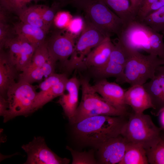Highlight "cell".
I'll use <instances>...</instances> for the list:
<instances>
[{
    "mask_svg": "<svg viewBox=\"0 0 164 164\" xmlns=\"http://www.w3.org/2000/svg\"><path fill=\"white\" fill-rule=\"evenodd\" d=\"M128 117V116H92L74 124V132L84 142L97 147L109 139L121 135Z\"/></svg>",
    "mask_w": 164,
    "mask_h": 164,
    "instance_id": "cell-1",
    "label": "cell"
},
{
    "mask_svg": "<svg viewBox=\"0 0 164 164\" xmlns=\"http://www.w3.org/2000/svg\"><path fill=\"white\" fill-rule=\"evenodd\" d=\"M70 2L82 11L84 19L102 31L108 37H119L126 26L123 21L101 0H73Z\"/></svg>",
    "mask_w": 164,
    "mask_h": 164,
    "instance_id": "cell-2",
    "label": "cell"
},
{
    "mask_svg": "<svg viewBox=\"0 0 164 164\" xmlns=\"http://www.w3.org/2000/svg\"><path fill=\"white\" fill-rule=\"evenodd\" d=\"M164 35L134 20L125 28L118 39L128 47L142 50L164 60Z\"/></svg>",
    "mask_w": 164,
    "mask_h": 164,
    "instance_id": "cell-3",
    "label": "cell"
},
{
    "mask_svg": "<svg viewBox=\"0 0 164 164\" xmlns=\"http://www.w3.org/2000/svg\"><path fill=\"white\" fill-rule=\"evenodd\" d=\"M81 87L82 97L74 115L70 122L75 124L87 118L104 115L128 116L129 113L118 109L100 96L86 77L80 79Z\"/></svg>",
    "mask_w": 164,
    "mask_h": 164,
    "instance_id": "cell-4",
    "label": "cell"
},
{
    "mask_svg": "<svg viewBox=\"0 0 164 164\" xmlns=\"http://www.w3.org/2000/svg\"><path fill=\"white\" fill-rule=\"evenodd\" d=\"M163 130L155 125L149 115L133 112L129 114L121 135L128 142L140 144L146 150L156 143Z\"/></svg>",
    "mask_w": 164,
    "mask_h": 164,
    "instance_id": "cell-5",
    "label": "cell"
},
{
    "mask_svg": "<svg viewBox=\"0 0 164 164\" xmlns=\"http://www.w3.org/2000/svg\"><path fill=\"white\" fill-rule=\"evenodd\" d=\"M131 49L124 70L125 83L131 86L142 85L155 77L157 68L164 64V60L155 55H145Z\"/></svg>",
    "mask_w": 164,
    "mask_h": 164,
    "instance_id": "cell-6",
    "label": "cell"
},
{
    "mask_svg": "<svg viewBox=\"0 0 164 164\" xmlns=\"http://www.w3.org/2000/svg\"><path fill=\"white\" fill-rule=\"evenodd\" d=\"M37 93L35 86L23 81L18 80L11 86L6 94L8 108L3 116L4 122L18 116L27 117L32 113Z\"/></svg>",
    "mask_w": 164,
    "mask_h": 164,
    "instance_id": "cell-7",
    "label": "cell"
},
{
    "mask_svg": "<svg viewBox=\"0 0 164 164\" xmlns=\"http://www.w3.org/2000/svg\"><path fill=\"white\" fill-rule=\"evenodd\" d=\"M84 20V27L76 43L74 51L70 58L63 64L65 70L67 72L81 67L91 49L108 37L99 29Z\"/></svg>",
    "mask_w": 164,
    "mask_h": 164,
    "instance_id": "cell-8",
    "label": "cell"
},
{
    "mask_svg": "<svg viewBox=\"0 0 164 164\" xmlns=\"http://www.w3.org/2000/svg\"><path fill=\"white\" fill-rule=\"evenodd\" d=\"M131 52V49L118 39L107 63L101 67L92 68L94 74L100 79L114 77L117 82L125 83L124 70Z\"/></svg>",
    "mask_w": 164,
    "mask_h": 164,
    "instance_id": "cell-9",
    "label": "cell"
},
{
    "mask_svg": "<svg viewBox=\"0 0 164 164\" xmlns=\"http://www.w3.org/2000/svg\"><path fill=\"white\" fill-rule=\"evenodd\" d=\"M22 149L26 153L25 164H68L70 159L59 157L46 145L42 137H34L29 143L22 145Z\"/></svg>",
    "mask_w": 164,
    "mask_h": 164,
    "instance_id": "cell-10",
    "label": "cell"
},
{
    "mask_svg": "<svg viewBox=\"0 0 164 164\" xmlns=\"http://www.w3.org/2000/svg\"><path fill=\"white\" fill-rule=\"evenodd\" d=\"M56 31L46 41L50 58L55 62L63 63L73 53L75 38L65 29Z\"/></svg>",
    "mask_w": 164,
    "mask_h": 164,
    "instance_id": "cell-11",
    "label": "cell"
},
{
    "mask_svg": "<svg viewBox=\"0 0 164 164\" xmlns=\"http://www.w3.org/2000/svg\"><path fill=\"white\" fill-rule=\"evenodd\" d=\"M128 142L120 135L100 144L97 147L98 149L99 163L119 164L124 156Z\"/></svg>",
    "mask_w": 164,
    "mask_h": 164,
    "instance_id": "cell-12",
    "label": "cell"
},
{
    "mask_svg": "<svg viewBox=\"0 0 164 164\" xmlns=\"http://www.w3.org/2000/svg\"><path fill=\"white\" fill-rule=\"evenodd\" d=\"M95 91L106 101L121 110L128 112L125 101L126 90L114 82L101 78L92 85Z\"/></svg>",
    "mask_w": 164,
    "mask_h": 164,
    "instance_id": "cell-13",
    "label": "cell"
},
{
    "mask_svg": "<svg viewBox=\"0 0 164 164\" xmlns=\"http://www.w3.org/2000/svg\"><path fill=\"white\" fill-rule=\"evenodd\" d=\"M80 80L74 76L68 79L66 84V90L60 97L57 102L62 107L65 115L70 121L74 117L78 107Z\"/></svg>",
    "mask_w": 164,
    "mask_h": 164,
    "instance_id": "cell-14",
    "label": "cell"
},
{
    "mask_svg": "<svg viewBox=\"0 0 164 164\" xmlns=\"http://www.w3.org/2000/svg\"><path fill=\"white\" fill-rule=\"evenodd\" d=\"M125 101V104L130 106L136 113H143L147 109L154 108L149 96L143 85L131 86L126 91Z\"/></svg>",
    "mask_w": 164,
    "mask_h": 164,
    "instance_id": "cell-15",
    "label": "cell"
},
{
    "mask_svg": "<svg viewBox=\"0 0 164 164\" xmlns=\"http://www.w3.org/2000/svg\"><path fill=\"white\" fill-rule=\"evenodd\" d=\"M114 46L110 37H107L91 51L85 58L81 67L93 68L103 66L108 60Z\"/></svg>",
    "mask_w": 164,
    "mask_h": 164,
    "instance_id": "cell-16",
    "label": "cell"
},
{
    "mask_svg": "<svg viewBox=\"0 0 164 164\" xmlns=\"http://www.w3.org/2000/svg\"><path fill=\"white\" fill-rule=\"evenodd\" d=\"M0 95L6 97L9 88L15 83L18 71L3 49L0 50Z\"/></svg>",
    "mask_w": 164,
    "mask_h": 164,
    "instance_id": "cell-17",
    "label": "cell"
},
{
    "mask_svg": "<svg viewBox=\"0 0 164 164\" xmlns=\"http://www.w3.org/2000/svg\"><path fill=\"white\" fill-rule=\"evenodd\" d=\"M13 27L16 35L24 39L35 48L46 41L47 33L42 29L21 21L15 23Z\"/></svg>",
    "mask_w": 164,
    "mask_h": 164,
    "instance_id": "cell-18",
    "label": "cell"
},
{
    "mask_svg": "<svg viewBox=\"0 0 164 164\" xmlns=\"http://www.w3.org/2000/svg\"><path fill=\"white\" fill-rule=\"evenodd\" d=\"M56 63L51 59L42 66L27 69L19 74L18 80L30 84L40 81L44 77H47L55 73Z\"/></svg>",
    "mask_w": 164,
    "mask_h": 164,
    "instance_id": "cell-19",
    "label": "cell"
},
{
    "mask_svg": "<svg viewBox=\"0 0 164 164\" xmlns=\"http://www.w3.org/2000/svg\"><path fill=\"white\" fill-rule=\"evenodd\" d=\"M149 94L154 106L152 114L158 116L164 108L163 93L157 76L142 85Z\"/></svg>",
    "mask_w": 164,
    "mask_h": 164,
    "instance_id": "cell-20",
    "label": "cell"
},
{
    "mask_svg": "<svg viewBox=\"0 0 164 164\" xmlns=\"http://www.w3.org/2000/svg\"><path fill=\"white\" fill-rule=\"evenodd\" d=\"M68 80L67 78L44 91L37 92L33 107L35 112L42 108L54 98L60 96L66 90V86Z\"/></svg>",
    "mask_w": 164,
    "mask_h": 164,
    "instance_id": "cell-21",
    "label": "cell"
},
{
    "mask_svg": "<svg viewBox=\"0 0 164 164\" xmlns=\"http://www.w3.org/2000/svg\"><path fill=\"white\" fill-rule=\"evenodd\" d=\"M146 151L141 145L128 143L124 156L119 164H149Z\"/></svg>",
    "mask_w": 164,
    "mask_h": 164,
    "instance_id": "cell-22",
    "label": "cell"
},
{
    "mask_svg": "<svg viewBox=\"0 0 164 164\" xmlns=\"http://www.w3.org/2000/svg\"><path fill=\"white\" fill-rule=\"evenodd\" d=\"M41 5L27 7L17 14L21 21L28 24L42 29L47 33L49 29L44 24L42 19Z\"/></svg>",
    "mask_w": 164,
    "mask_h": 164,
    "instance_id": "cell-23",
    "label": "cell"
},
{
    "mask_svg": "<svg viewBox=\"0 0 164 164\" xmlns=\"http://www.w3.org/2000/svg\"><path fill=\"white\" fill-rule=\"evenodd\" d=\"M101 0L123 21L126 26L135 20L129 0Z\"/></svg>",
    "mask_w": 164,
    "mask_h": 164,
    "instance_id": "cell-24",
    "label": "cell"
},
{
    "mask_svg": "<svg viewBox=\"0 0 164 164\" xmlns=\"http://www.w3.org/2000/svg\"><path fill=\"white\" fill-rule=\"evenodd\" d=\"M139 22L164 35V6L148 15Z\"/></svg>",
    "mask_w": 164,
    "mask_h": 164,
    "instance_id": "cell-25",
    "label": "cell"
},
{
    "mask_svg": "<svg viewBox=\"0 0 164 164\" xmlns=\"http://www.w3.org/2000/svg\"><path fill=\"white\" fill-rule=\"evenodd\" d=\"M145 150L149 164H164V129L156 143Z\"/></svg>",
    "mask_w": 164,
    "mask_h": 164,
    "instance_id": "cell-26",
    "label": "cell"
},
{
    "mask_svg": "<svg viewBox=\"0 0 164 164\" xmlns=\"http://www.w3.org/2000/svg\"><path fill=\"white\" fill-rule=\"evenodd\" d=\"M19 36L21 40L22 51L16 67L18 71L22 72L27 69L30 64L36 48L24 39Z\"/></svg>",
    "mask_w": 164,
    "mask_h": 164,
    "instance_id": "cell-27",
    "label": "cell"
},
{
    "mask_svg": "<svg viewBox=\"0 0 164 164\" xmlns=\"http://www.w3.org/2000/svg\"><path fill=\"white\" fill-rule=\"evenodd\" d=\"M4 48L8 49L6 53L8 57L16 67L22 51L20 37L16 35L15 37L10 39L5 43Z\"/></svg>",
    "mask_w": 164,
    "mask_h": 164,
    "instance_id": "cell-28",
    "label": "cell"
},
{
    "mask_svg": "<svg viewBox=\"0 0 164 164\" xmlns=\"http://www.w3.org/2000/svg\"><path fill=\"white\" fill-rule=\"evenodd\" d=\"M8 11L0 8V50L3 49L5 43L13 37L12 35L14 32L13 27L11 28L8 23Z\"/></svg>",
    "mask_w": 164,
    "mask_h": 164,
    "instance_id": "cell-29",
    "label": "cell"
},
{
    "mask_svg": "<svg viewBox=\"0 0 164 164\" xmlns=\"http://www.w3.org/2000/svg\"><path fill=\"white\" fill-rule=\"evenodd\" d=\"M50 59L46 40L36 48L32 57L31 63L26 69L42 66Z\"/></svg>",
    "mask_w": 164,
    "mask_h": 164,
    "instance_id": "cell-30",
    "label": "cell"
},
{
    "mask_svg": "<svg viewBox=\"0 0 164 164\" xmlns=\"http://www.w3.org/2000/svg\"><path fill=\"white\" fill-rule=\"evenodd\" d=\"M66 149L70 152L73 158L72 164H95L97 160L94 158V151L91 150L88 152H79L74 150L68 146Z\"/></svg>",
    "mask_w": 164,
    "mask_h": 164,
    "instance_id": "cell-31",
    "label": "cell"
},
{
    "mask_svg": "<svg viewBox=\"0 0 164 164\" xmlns=\"http://www.w3.org/2000/svg\"><path fill=\"white\" fill-rule=\"evenodd\" d=\"M59 3H55L51 7L42 5L41 15L43 22L49 30L53 22L57 11L60 6Z\"/></svg>",
    "mask_w": 164,
    "mask_h": 164,
    "instance_id": "cell-32",
    "label": "cell"
},
{
    "mask_svg": "<svg viewBox=\"0 0 164 164\" xmlns=\"http://www.w3.org/2000/svg\"><path fill=\"white\" fill-rule=\"evenodd\" d=\"M164 6V0H157L147 6L140 8L137 11L135 20L140 21L144 18Z\"/></svg>",
    "mask_w": 164,
    "mask_h": 164,
    "instance_id": "cell-33",
    "label": "cell"
},
{
    "mask_svg": "<svg viewBox=\"0 0 164 164\" xmlns=\"http://www.w3.org/2000/svg\"><path fill=\"white\" fill-rule=\"evenodd\" d=\"M84 18L79 16L72 17L68 26L65 29L75 38L79 36L85 25Z\"/></svg>",
    "mask_w": 164,
    "mask_h": 164,
    "instance_id": "cell-34",
    "label": "cell"
},
{
    "mask_svg": "<svg viewBox=\"0 0 164 164\" xmlns=\"http://www.w3.org/2000/svg\"><path fill=\"white\" fill-rule=\"evenodd\" d=\"M72 17V16L68 12L59 11L56 13L53 22L55 26L59 29H66Z\"/></svg>",
    "mask_w": 164,
    "mask_h": 164,
    "instance_id": "cell-35",
    "label": "cell"
},
{
    "mask_svg": "<svg viewBox=\"0 0 164 164\" xmlns=\"http://www.w3.org/2000/svg\"><path fill=\"white\" fill-rule=\"evenodd\" d=\"M67 78V75L65 73L59 74L54 73L46 78L39 84V87L41 91H44Z\"/></svg>",
    "mask_w": 164,
    "mask_h": 164,
    "instance_id": "cell-36",
    "label": "cell"
},
{
    "mask_svg": "<svg viewBox=\"0 0 164 164\" xmlns=\"http://www.w3.org/2000/svg\"><path fill=\"white\" fill-rule=\"evenodd\" d=\"M23 0H0V7L17 14L22 9Z\"/></svg>",
    "mask_w": 164,
    "mask_h": 164,
    "instance_id": "cell-37",
    "label": "cell"
},
{
    "mask_svg": "<svg viewBox=\"0 0 164 164\" xmlns=\"http://www.w3.org/2000/svg\"><path fill=\"white\" fill-rule=\"evenodd\" d=\"M155 74L157 77L162 89L164 101V64L157 69Z\"/></svg>",
    "mask_w": 164,
    "mask_h": 164,
    "instance_id": "cell-38",
    "label": "cell"
},
{
    "mask_svg": "<svg viewBox=\"0 0 164 164\" xmlns=\"http://www.w3.org/2000/svg\"><path fill=\"white\" fill-rule=\"evenodd\" d=\"M8 104L6 97L0 95V115L3 116L7 112Z\"/></svg>",
    "mask_w": 164,
    "mask_h": 164,
    "instance_id": "cell-39",
    "label": "cell"
},
{
    "mask_svg": "<svg viewBox=\"0 0 164 164\" xmlns=\"http://www.w3.org/2000/svg\"><path fill=\"white\" fill-rule=\"evenodd\" d=\"M130 7L133 13L135 19V14L144 0H129Z\"/></svg>",
    "mask_w": 164,
    "mask_h": 164,
    "instance_id": "cell-40",
    "label": "cell"
},
{
    "mask_svg": "<svg viewBox=\"0 0 164 164\" xmlns=\"http://www.w3.org/2000/svg\"><path fill=\"white\" fill-rule=\"evenodd\" d=\"M159 121L162 126V128L164 129V108L159 115Z\"/></svg>",
    "mask_w": 164,
    "mask_h": 164,
    "instance_id": "cell-41",
    "label": "cell"
},
{
    "mask_svg": "<svg viewBox=\"0 0 164 164\" xmlns=\"http://www.w3.org/2000/svg\"><path fill=\"white\" fill-rule=\"evenodd\" d=\"M45 0H23L22 5V10L27 7V5L31 1H33L36 2H37L40 1H43Z\"/></svg>",
    "mask_w": 164,
    "mask_h": 164,
    "instance_id": "cell-42",
    "label": "cell"
},
{
    "mask_svg": "<svg viewBox=\"0 0 164 164\" xmlns=\"http://www.w3.org/2000/svg\"><path fill=\"white\" fill-rule=\"evenodd\" d=\"M3 0L6 1V0Z\"/></svg>",
    "mask_w": 164,
    "mask_h": 164,
    "instance_id": "cell-43",
    "label": "cell"
},
{
    "mask_svg": "<svg viewBox=\"0 0 164 164\" xmlns=\"http://www.w3.org/2000/svg\"><path fill=\"white\" fill-rule=\"evenodd\" d=\"M72 0H70V1H72Z\"/></svg>",
    "mask_w": 164,
    "mask_h": 164,
    "instance_id": "cell-44",
    "label": "cell"
}]
</instances>
